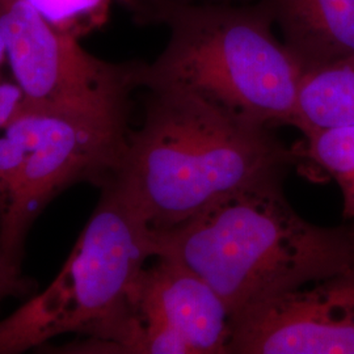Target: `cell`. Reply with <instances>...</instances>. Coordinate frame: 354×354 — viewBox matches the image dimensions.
<instances>
[{"mask_svg": "<svg viewBox=\"0 0 354 354\" xmlns=\"http://www.w3.org/2000/svg\"><path fill=\"white\" fill-rule=\"evenodd\" d=\"M285 177L239 190L176 227L152 230L153 257L193 270L231 323L279 295L354 268V225L317 226L288 201Z\"/></svg>", "mask_w": 354, "mask_h": 354, "instance_id": "1", "label": "cell"}, {"mask_svg": "<svg viewBox=\"0 0 354 354\" xmlns=\"http://www.w3.org/2000/svg\"><path fill=\"white\" fill-rule=\"evenodd\" d=\"M145 121L131 130L117 184L155 231L176 227L301 160L272 127L225 113L189 93L147 89Z\"/></svg>", "mask_w": 354, "mask_h": 354, "instance_id": "2", "label": "cell"}, {"mask_svg": "<svg viewBox=\"0 0 354 354\" xmlns=\"http://www.w3.org/2000/svg\"><path fill=\"white\" fill-rule=\"evenodd\" d=\"M76 241L58 277L0 320V354L23 353L61 335L84 342L80 353H122L133 298L153 257L152 230L114 178Z\"/></svg>", "mask_w": 354, "mask_h": 354, "instance_id": "3", "label": "cell"}, {"mask_svg": "<svg viewBox=\"0 0 354 354\" xmlns=\"http://www.w3.org/2000/svg\"><path fill=\"white\" fill-rule=\"evenodd\" d=\"M169 37L140 86L175 89L261 127L292 125L304 68L259 1L197 6L175 13Z\"/></svg>", "mask_w": 354, "mask_h": 354, "instance_id": "4", "label": "cell"}, {"mask_svg": "<svg viewBox=\"0 0 354 354\" xmlns=\"http://www.w3.org/2000/svg\"><path fill=\"white\" fill-rule=\"evenodd\" d=\"M129 122L26 105L0 131V252L23 263L45 207L77 183L99 188L127 150Z\"/></svg>", "mask_w": 354, "mask_h": 354, "instance_id": "5", "label": "cell"}, {"mask_svg": "<svg viewBox=\"0 0 354 354\" xmlns=\"http://www.w3.org/2000/svg\"><path fill=\"white\" fill-rule=\"evenodd\" d=\"M0 26L26 105L129 122L142 62L102 61L24 0H0Z\"/></svg>", "mask_w": 354, "mask_h": 354, "instance_id": "6", "label": "cell"}, {"mask_svg": "<svg viewBox=\"0 0 354 354\" xmlns=\"http://www.w3.org/2000/svg\"><path fill=\"white\" fill-rule=\"evenodd\" d=\"M146 266L122 353L228 354L231 317L200 276L168 257Z\"/></svg>", "mask_w": 354, "mask_h": 354, "instance_id": "7", "label": "cell"}, {"mask_svg": "<svg viewBox=\"0 0 354 354\" xmlns=\"http://www.w3.org/2000/svg\"><path fill=\"white\" fill-rule=\"evenodd\" d=\"M228 354H354V268L234 320Z\"/></svg>", "mask_w": 354, "mask_h": 354, "instance_id": "8", "label": "cell"}, {"mask_svg": "<svg viewBox=\"0 0 354 354\" xmlns=\"http://www.w3.org/2000/svg\"><path fill=\"white\" fill-rule=\"evenodd\" d=\"M304 73L354 59V0H259Z\"/></svg>", "mask_w": 354, "mask_h": 354, "instance_id": "9", "label": "cell"}, {"mask_svg": "<svg viewBox=\"0 0 354 354\" xmlns=\"http://www.w3.org/2000/svg\"><path fill=\"white\" fill-rule=\"evenodd\" d=\"M291 127L304 136L354 127V59L304 73Z\"/></svg>", "mask_w": 354, "mask_h": 354, "instance_id": "10", "label": "cell"}, {"mask_svg": "<svg viewBox=\"0 0 354 354\" xmlns=\"http://www.w3.org/2000/svg\"><path fill=\"white\" fill-rule=\"evenodd\" d=\"M301 160L323 169L340 187L342 216L354 225V127H333L304 134Z\"/></svg>", "mask_w": 354, "mask_h": 354, "instance_id": "11", "label": "cell"}, {"mask_svg": "<svg viewBox=\"0 0 354 354\" xmlns=\"http://www.w3.org/2000/svg\"><path fill=\"white\" fill-rule=\"evenodd\" d=\"M53 26L73 33L104 23L111 0H24Z\"/></svg>", "mask_w": 354, "mask_h": 354, "instance_id": "12", "label": "cell"}, {"mask_svg": "<svg viewBox=\"0 0 354 354\" xmlns=\"http://www.w3.org/2000/svg\"><path fill=\"white\" fill-rule=\"evenodd\" d=\"M133 19L143 26L160 24L165 23L183 10L197 6L209 4H238V3H251L256 0H118Z\"/></svg>", "mask_w": 354, "mask_h": 354, "instance_id": "13", "label": "cell"}, {"mask_svg": "<svg viewBox=\"0 0 354 354\" xmlns=\"http://www.w3.org/2000/svg\"><path fill=\"white\" fill-rule=\"evenodd\" d=\"M37 292V282L24 276L21 264L0 252V307L10 298L29 299Z\"/></svg>", "mask_w": 354, "mask_h": 354, "instance_id": "14", "label": "cell"}, {"mask_svg": "<svg viewBox=\"0 0 354 354\" xmlns=\"http://www.w3.org/2000/svg\"><path fill=\"white\" fill-rule=\"evenodd\" d=\"M24 102L23 91L19 84L0 80V131L8 125V122L17 113Z\"/></svg>", "mask_w": 354, "mask_h": 354, "instance_id": "15", "label": "cell"}, {"mask_svg": "<svg viewBox=\"0 0 354 354\" xmlns=\"http://www.w3.org/2000/svg\"><path fill=\"white\" fill-rule=\"evenodd\" d=\"M6 57H7V44H6V38H4L1 26H0V66L3 64Z\"/></svg>", "mask_w": 354, "mask_h": 354, "instance_id": "16", "label": "cell"}]
</instances>
